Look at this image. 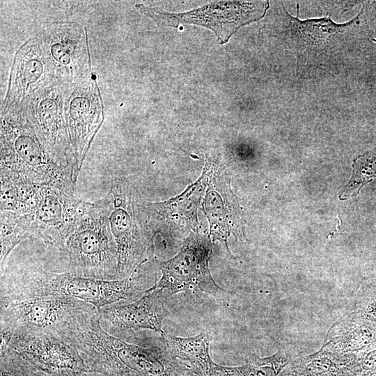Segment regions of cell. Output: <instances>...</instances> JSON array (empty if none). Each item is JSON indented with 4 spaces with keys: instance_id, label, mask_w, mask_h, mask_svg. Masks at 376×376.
<instances>
[{
    "instance_id": "5b68a950",
    "label": "cell",
    "mask_w": 376,
    "mask_h": 376,
    "mask_svg": "<svg viewBox=\"0 0 376 376\" xmlns=\"http://www.w3.org/2000/svg\"><path fill=\"white\" fill-rule=\"evenodd\" d=\"M68 272L97 280H118L117 246L103 207L97 201L65 244Z\"/></svg>"
},
{
    "instance_id": "d6986e66",
    "label": "cell",
    "mask_w": 376,
    "mask_h": 376,
    "mask_svg": "<svg viewBox=\"0 0 376 376\" xmlns=\"http://www.w3.org/2000/svg\"><path fill=\"white\" fill-rule=\"evenodd\" d=\"M159 342L172 357L188 365L194 373L198 376H207L214 363L209 352V333L178 337L164 332L160 335Z\"/></svg>"
},
{
    "instance_id": "8fae6325",
    "label": "cell",
    "mask_w": 376,
    "mask_h": 376,
    "mask_svg": "<svg viewBox=\"0 0 376 376\" xmlns=\"http://www.w3.org/2000/svg\"><path fill=\"white\" fill-rule=\"evenodd\" d=\"M89 203L53 185L41 187L36 205L28 214L30 234L47 244L66 251L68 238L88 213Z\"/></svg>"
},
{
    "instance_id": "44dd1931",
    "label": "cell",
    "mask_w": 376,
    "mask_h": 376,
    "mask_svg": "<svg viewBox=\"0 0 376 376\" xmlns=\"http://www.w3.org/2000/svg\"><path fill=\"white\" fill-rule=\"evenodd\" d=\"M295 355L288 349H281L272 356L251 354L245 364L224 366L213 363L207 376H278Z\"/></svg>"
},
{
    "instance_id": "83f0119b",
    "label": "cell",
    "mask_w": 376,
    "mask_h": 376,
    "mask_svg": "<svg viewBox=\"0 0 376 376\" xmlns=\"http://www.w3.org/2000/svg\"><path fill=\"white\" fill-rule=\"evenodd\" d=\"M36 372L37 376H50V375L45 374L43 373L38 372L36 370Z\"/></svg>"
},
{
    "instance_id": "ba28073f",
    "label": "cell",
    "mask_w": 376,
    "mask_h": 376,
    "mask_svg": "<svg viewBox=\"0 0 376 376\" xmlns=\"http://www.w3.org/2000/svg\"><path fill=\"white\" fill-rule=\"evenodd\" d=\"M0 327L12 335L57 334L75 315L97 309L72 297L49 296L0 303Z\"/></svg>"
},
{
    "instance_id": "d4e9b609",
    "label": "cell",
    "mask_w": 376,
    "mask_h": 376,
    "mask_svg": "<svg viewBox=\"0 0 376 376\" xmlns=\"http://www.w3.org/2000/svg\"><path fill=\"white\" fill-rule=\"evenodd\" d=\"M0 373L1 376H37L36 370L10 348L1 353Z\"/></svg>"
},
{
    "instance_id": "30bf717a",
    "label": "cell",
    "mask_w": 376,
    "mask_h": 376,
    "mask_svg": "<svg viewBox=\"0 0 376 376\" xmlns=\"http://www.w3.org/2000/svg\"><path fill=\"white\" fill-rule=\"evenodd\" d=\"M210 240L191 233L174 257L159 263L162 276L147 292L163 289L169 297L180 292H201L220 301H224L228 291L215 282L210 273Z\"/></svg>"
},
{
    "instance_id": "2e32d148",
    "label": "cell",
    "mask_w": 376,
    "mask_h": 376,
    "mask_svg": "<svg viewBox=\"0 0 376 376\" xmlns=\"http://www.w3.org/2000/svg\"><path fill=\"white\" fill-rule=\"evenodd\" d=\"M56 78L36 38L16 52L3 109L19 106L35 91Z\"/></svg>"
},
{
    "instance_id": "277c9868",
    "label": "cell",
    "mask_w": 376,
    "mask_h": 376,
    "mask_svg": "<svg viewBox=\"0 0 376 376\" xmlns=\"http://www.w3.org/2000/svg\"><path fill=\"white\" fill-rule=\"evenodd\" d=\"M72 85L56 79L35 91L19 106L10 109L17 110L26 118L55 162L71 171L76 183L79 172L66 117L67 100Z\"/></svg>"
},
{
    "instance_id": "9c48e42d",
    "label": "cell",
    "mask_w": 376,
    "mask_h": 376,
    "mask_svg": "<svg viewBox=\"0 0 376 376\" xmlns=\"http://www.w3.org/2000/svg\"><path fill=\"white\" fill-rule=\"evenodd\" d=\"M298 17V8L297 17H293L283 6L279 34L288 47L304 60L332 53L350 35H367L369 31L370 16L365 5L353 19L345 24H336L329 17L301 21Z\"/></svg>"
},
{
    "instance_id": "8992f818",
    "label": "cell",
    "mask_w": 376,
    "mask_h": 376,
    "mask_svg": "<svg viewBox=\"0 0 376 376\" xmlns=\"http://www.w3.org/2000/svg\"><path fill=\"white\" fill-rule=\"evenodd\" d=\"M133 188L125 178H115L110 191L98 200L104 209L117 246L118 279L130 276L150 251V240L141 221Z\"/></svg>"
},
{
    "instance_id": "6da1fadb",
    "label": "cell",
    "mask_w": 376,
    "mask_h": 376,
    "mask_svg": "<svg viewBox=\"0 0 376 376\" xmlns=\"http://www.w3.org/2000/svg\"><path fill=\"white\" fill-rule=\"evenodd\" d=\"M79 352L90 372L108 376H195L162 345L132 344L104 330L98 310L73 316L58 334Z\"/></svg>"
},
{
    "instance_id": "52a82bcc",
    "label": "cell",
    "mask_w": 376,
    "mask_h": 376,
    "mask_svg": "<svg viewBox=\"0 0 376 376\" xmlns=\"http://www.w3.org/2000/svg\"><path fill=\"white\" fill-rule=\"evenodd\" d=\"M135 7L161 27L176 28L188 24L207 28L215 33L222 45L243 26L262 19L269 8V3L268 1H214L180 13H168L143 4H136Z\"/></svg>"
},
{
    "instance_id": "9a60e30c",
    "label": "cell",
    "mask_w": 376,
    "mask_h": 376,
    "mask_svg": "<svg viewBox=\"0 0 376 376\" xmlns=\"http://www.w3.org/2000/svg\"><path fill=\"white\" fill-rule=\"evenodd\" d=\"M205 169L208 173L207 189L203 209L210 224V235L213 241L226 244L230 235L243 237L244 228L238 202L230 189L225 174L214 169L206 159Z\"/></svg>"
},
{
    "instance_id": "3957f363",
    "label": "cell",
    "mask_w": 376,
    "mask_h": 376,
    "mask_svg": "<svg viewBox=\"0 0 376 376\" xmlns=\"http://www.w3.org/2000/svg\"><path fill=\"white\" fill-rule=\"evenodd\" d=\"M0 175L53 185L75 194L70 170L58 164L26 118L16 109H1Z\"/></svg>"
},
{
    "instance_id": "4316f807",
    "label": "cell",
    "mask_w": 376,
    "mask_h": 376,
    "mask_svg": "<svg viewBox=\"0 0 376 376\" xmlns=\"http://www.w3.org/2000/svg\"><path fill=\"white\" fill-rule=\"evenodd\" d=\"M338 225L336 226V230L335 231H334L333 233H330L329 235V236H334V235L336 234H344L343 233H342V231L340 230V219L339 217H338Z\"/></svg>"
},
{
    "instance_id": "e0dca14e",
    "label": "cell",
    "mask_w": 376,
    "mask_h": 376,
    "mask_svg": "<svg viewBox=\"0 0 376 376\" xmlns=\"http://www.w3.org/2000/svg\"><path fill=\"white\" fill-rule=\"evenodd\" d=\"M168 298L163 289L146 292L139 299L126 304L115 303L98 310L101 321L107 322L116 332L149 329L163 334V320L170 315L164 306Z\"/></svg>"
},
{
    "instance_id": "5bb4252c",
    "label": "cell",
    "mask_w": 376,
    "mask_h": 376,
    "mask_svg": "<svg viewBox=\"0 0 376 376\" xmlns=\"http://www.w3.org/2000/svg\"><path fill=\"white\" fill-rule=\"evenodd\" d=\"M66 117L71 146L80 172L91 143L104 120L103 105L93 75L72 84Z\"/></svg>"
},
{
    "instance_id": "ac0fdd59",
    "label": "cell",
    "mask_w": 376,
    "mask_h": 376,
    "mask_svg": "<svg viewBox=\"0 0 376 376\" xmlns=\"http://www.w3.org/2000/svg\"><path fill=\"white\" fill-rule=\"evenodd\" d=\"M322 347L352 361L376 348V324L349 311L329 328Z\"/></svg>"
},
{
    "instance_id": "7a4b0ae2",
    "label": "cell",
    "mask_w": 376,
    "mask_h": 376,
    "mask_svg": "<svg viewBox=\"0 0 376 376\" xmlns=\"http://www.w3.org/2000/svg\"><path fill=\"white\" fill-rule=\"evenodd\" d=\"M146 263L139 265L127 277L112 281L79 277L69 272L29 271L9 279L1 277L0 303L61 296L86 301L99 310L120 301H134L154 285L143 269Z\"/></svg>"
},
{
    "instance_id": "4fadbf2b",
    "label": "cell",
    "mask_w": 376,
    "mask_h": 376,
    "mask_svg": "<svg viewBox=\"0 0 376 376\" xmlns=\"http://www.w3.org/2000/svg\"><path fill=\"white\" fill-rule=\"evenodd\" d=\"M8 348L36 371L50 376H74L90 372L77 350L58 334L13 336Z\"/></svg>"
},
{
    "instance_id": "484cf974",
    "label": "cell",
    "mask_w": 376,
    "mask_h": 376,
    "mask_svg": "<svg viewBox=\"0 0 376 376\" xmlns=\"http://www.w3.org/2000/svg\"><path fill=\"white\" fill-rule=\"evenodd\" d=\"M74 376H103V374L95 372H84L78 373Z\"/></svg>"
},
{
    "instance_id": "f1b7e54d",
    "label": "cell",
    "mask_w": 376,
    "mask_h": 376,
    "mask_svg": "<svg viewBox=\"0 0 376 376\" xmlns=\"http://www.w3.org/2000/svg\"><path fill=\"white\" fill-rule=\"evenodd\" d=\"M103 376H108V375H103Z\"/></svg>"
},
{
    "instance_id": "ffe728a7",
    "label": "cell",
    "mask_w": 376,
    "mask_h": 376,
    "mask_svg": "<svg viewBox=\"0 0 376 376\" xmlns=\"http://www.w3.org/2000/svg\"><path fill=\"white\" fill-rule=\"evenodd\" d=\"M347 357H338L321 347L316 352L295 355L286 366L282 376H353Z\"/></svg>"
},
{
    "instance_id": "7c38bea8",
    "label": "cell",
    "mask_w": 376,
    "mask_h": 376,
    "mask_svg": "<svg viewBox=\"0 0 376 376\" xmlns=\"http://www.w3.org/2000/svg\"><path fill=\"white\" fill-rule=\"evenodd\" d=\"M36 38L61 82L74 84L92 75L86 33L79 24H50Z\"/></svg>"
},
{
    "instance_id": "7402d4cb",
    "label": "cell",
    "mask_w": 376,
    "mask_h": 376,
    "mask_svg": "<svg viewBox=\"0 0 376 376\" xmlns=\"http://www.w3.org/2000/svg\"><path fill=\"white\" fill-rule=\"evenodd\" d=\"M1 211L24 215L35 207L42 186L1 176Z\"/></svg>"
},
{
    "instance_id": "603a6c76",
    "label": "cell",
    "mask_w": 376,
    "mask_h": 376,
    "mask_svg": "<svg viewBox=\"0 0 376 376\" xmlns=\"http://www.w3.org/2000/svg\"><path fill=\"white\" fill-rule=\"evenodd\" d=\"M0 221V265L2 273L9 253L24 238L31 236V234L28 214L20 215L1 211Z\"/></svg>"
},
{
    "instance_id": "cb8c5ba5",
    "label": "cell",
    "mask_w": 376,
    "mask_h": 376,
    "mask_svg": "<svg viewBox=\"0 0 376 376\" xmlns=\"http://www.w3.org/2000/svg\"><path fill=\"white\" fill-rule=\"evenodd\" d=\"M376 178V147L358 156L353 163V174L346 192L357 194L366 183Z\"/></svg>"
}]
</instances>
